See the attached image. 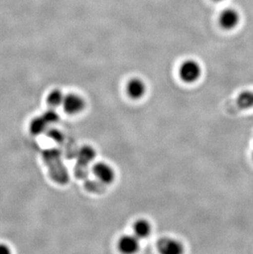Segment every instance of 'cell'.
I'll list each match as a JSON object with an SVG mask.
<instances>
[{
    "mask_svg": "<svg viewBox=\"0 0 253 254\" xmlns=\"http://www.w3.org/2000/svg\"><path fill=\"white\" fill-rule=\"evenodd\" d=\"M133 235L139 240L146 239L151 235V226L148 221L144 219H139L135 221L132 226Z\"/></svg>",
    "mask_w": 253,
    "mask_h": 254,
    "instance_id": "obj_9",
    "label": "cell"
},
{
    "mask_svg": "<svg viewBox=\"0 0 253 254\" xmlns=\"http://www.w3.org/2000/svg\"><path fill=\"white\" fill-rule=\"evenodd\" d=\"M43 159L46 166H48L49 173L53 180L60 185L66 184L68 177L61 161L60 151L55 148L46 150L43 152Z\"/></svg>",
    "mask_w": 253,
    "mask_h": 254,
    "instance_id": "obj_1",
    "label": "cell"
},
{
    "mask_svg": "<svg viewBox=\"0 0 253 254\" xmlns=\"http://www.w3.org/2000/svg\"><path fill=\"white\" fill-rule=\"evenodd\" d=\"M126 94L132 100H139L146 93L145 82L139 78H132L126 84Z\"/></svg>",
    "mask_w": 253,
    "mask_h": 254,
    "instance_id": "obj_7",
    "label": "cell"
},
{
    "mask_svg": "<svg viewBox=\"0 0 253 254\" xmlns=\"http://www.w3.org/2000/svg\"><path fill=\"white\" fill-rule=\"evenodd\" d=\"M217 1H219V0H217Z\"/></svg>",
    "mask_w": 253,
    "mask_h": 254,
    "instance_id": "obj_18",
    "label": "cell"
},
{
    "mask_svg": "<svg viewBox=\"0 0 253 254\" xmlns=\"http://www.w3.org/2000/svg\"><path fill=\"white\" fill-rule=\"evenodd\" d=\"M63 107L65 112L68 115H76L83 111L85 101L82 97L76 94H68L64 96Z\"/></svg>",
    "mask_w": 253,
    "mask_h": 254,
    "instance_id": "obj_3",
    "label": "cell"
},
{
    "mask_svg": "<svg viewBox=\"0 0 253 254\" xmlns=\"http://www.w3.org/2000/svg\"><path fill=\"white\" fill-rule=\"evenodd\" d=\"M48 137H51L52 139L56 141H61L63 139V135L61 134V132L55 129L50 130V131H49Z\"/></svg>",
    "mask_w": 253,
    "mask_h": 254,
    "instance_id": "obj_15",
    "label": "cell"
},
{
    "mask_svg": "<svg viewBox=\"0 0 253 254\" xmlns=\"http://www.w3.org/2000/svg\"><path fill=\"white\" fill-rule=\"evenodd\" d=\"M64 96L62 91H60L59 89H55L47 96V104L53 108H56L58 106L63 105Z\"/></svg>",
    "mask_w": 253,
    "mask_h": 254,
    "instance_id": "obj_13",
    "label": "cell"
},
{
    "mask_svg": "<svg viewBox=\"0 0 253 254\" xmlns=\"http://www.w3.org/2000/svg\"><path fill=\"white\" fill-rule=\"evenodd\" d=\"M42 116L46 120V122L48 123V125L55 124L60 119V115H58L57 112L54 111V110H50V111H46V113L44 114Z\"/></svg>",
    "mask_w": 253,
    "mask_h": 254,
    "instance_id": "obj_14",
    "label": "cell"
},
{
    "mask_svg": "<svg viewBox=\"0 0 253 254\" xmlns=\"http://www.w3.org/2000/svg\"><path fill=\"white\" fill-rule=\"evenodd\" d=\"M239 12L233 8H228L224 10L220 17V25L225 29L230 30L234 28L239 24Z\"/></svg>",
    "mask_w": 253,
    "mask_h": 254,
    "instance_id": "obj_8",
    "label": "cell"
},
{
    "mask_svg": "<svg viewBox=\"0 0 253 254\" xmlns=\"http://www.w3.org/2000/svg\"></svg>",
    "mask_w": 253,
    "mask_h": 254,
    "instance_id": "obj_17",
    "label": "cell"
},
{
    "mask_svg": "<svg viewBox=\"0 0 253 254\" xmlns=\"http://www.w3.org/2000/svg\"><path fill=\"white\" fill-rule=\"evenodd\" d=\"M95 151L90 146H84L78 153V163L81 166H86L94 158Z\"/></svg>",
    "mask_w": 253,
    "mask_h": 254,
    "instance_id": "obj_12",
    "label": "cell"
},
{
    "mask_svg": "<svg viewBox=\"0 0 253 254\" xmlns=\"http://www.w3.org/2000/svg\"><path fill=\"white\" fill-rule=\"evenodd\" d=\"M92 172L101 183L105 185L112 184L115 179V171L112 167L104 162L95 164L92 167Z\"/></svg>",
    "mask_w": 253,
    "mask_h": 254,
    "instance_id": "obj_4",
    "label": "cell"
},
{
    "mask_svg": "<svg viewBox=\"0 0 253 254\" xmlns=\"http://www.w3.org/2000/svg\"><path fill=\"white\" fill-rule=\"evenodd\" d=\"M201 74V66L194 60H187L179 68V77L187 83L196 82L200 78Z\"/></svg>",
    "mask_w": 253,
    "mask_h": 254,
    "instance_id": "obj_2",
    "label": "cell"
},
{
    "mask_svg": "<svg viewBox=\"0 0 253 254\" xmlns=\"http://www.w3.org/2000/svg\"><path fill=\"white\" fill-rule=\"evenodd\" d=\"M236 105L242 110L253 108V91H243L239 94Z\"/></svg>",
    "mask_w": 253,
    "mask_h": 254,
    "instance_id": "obj_10",
    "label": "cell"
},
{
    "mask_svg": "<svg viewBox=\"0 0 253 254\" xmlns=\"http://www.w3.org/2000/svg\"><path fill=\"white\" fill-rule=\"evenodd\" d=\"M159 252L163 254H179L184 252V247L178 240L170 238H163L157 243Z\"/></svg>",
    "mask_w": 253,
    "mask_h": 254,
    "instance_id": "obj_5",
    "label": "cell"
},
{
    "mask_svg": "<svg viewBox=\"0 0 253 254\" xmlns=\"http://www.w3.org/2000/svg\"><path fill=\"white\" fill-rule=\"evenodd\" d=\"M10 254L9 248L7 247V245L0 244V254Z\"/></svg>",
    "mask_w": 253,
    "mask_h": 254,
    "instance_id": "obj_16",
    "label": "cell"
},
{
    "mask_svg": "<svg viewBox=\"0 0 253 254\" xmlns=\"http://www.w3.org/2000/svg\"><path fill=\"white\" fill-rule=\"evenodd\" d=\"M118 248L120 252L125 254H135L140 248L139 239L135 235H125L120 238L118 242Z\"/></svg>",
    "mask_w": 253,
    "mask_h": 254,
    "instance_id": "obj_6",
    "label": "cell"
},
{
    "mask_svg": "<svg viewBox=\"0 0 253 254\" xmlns=\"http://www.w3.org/2000/svg\"><path fill=\"white\" fill-rule=\"evenodd\" d=\"M47 125L48 123L46 122L43 116L35 118L30 124V131L34 135L41 134L46 131Z\"/></svg>",
    "mask_w": 253,
    "mask_h": 254,
    "instance_id": "obj_11",
    "label": "cell"
}]
</instances>
